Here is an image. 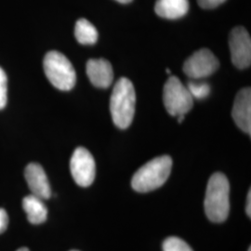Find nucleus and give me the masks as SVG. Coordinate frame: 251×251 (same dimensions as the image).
Returning a JSON list of instances; mask_svg holds the SVG:
<instances>
[{
    "label": "nucleus",
    "mask_w": 251,
    "mask_h": 251,
    "mask_svg": "<svg viewBox=\"0 0 251 251\" xmlns=\"http://www.w3.org/2000/svg\"></svg>",
    "instance_id": "a878e982"
},
{
    "label": "nucleus",
    "mask_w": 251,
    "mask_h": 251,
    "mask_svg": "<svg viewBox=\"0 0 251 251\" xmlns=\"http://www.w3.org/2000/svg\"><path fill=\"white\" fill-rule=\"evenodd\" d=\"M246 211H247V215L250 218L251 217V191H249L248 194V198H247V206H246Z\"/></svg>",
    "instance_id": "aec40b11"
},
{
    "label": "nucleus",
    "mask_w": 251,
    "mask_h": 251,
    "mask_svg": "<svg viewBox=\"0 0 251 251\" xmlns=\"http://www.w3.org/2000/svg\"><path fill=\"white\" fill-rule=\"evenodd\" d=\"M9 225V217L5 209L0 208V233H4Z\"/></svg>",
    "instance_id": "6ab92c4d"
},
{
    "label": "nucleus",
    "mask_w": 251,
    "mask_h": 251,
    "mask_svg": "<svg viewBox=\"0 0 251 251\" xmlns=\"http://www.w3.org/2000/svg\"><path fill=\"white\" fill-rule=\"evenodd\" d=\"M188 9V0H157L154 6L158 16L170 20L183 17Z\"/></svg>",
    "instance_id": "f8f14e48"
},
{
    "label": "nucleus",
    "mask_w": 251,
    "mask_h": 251,
    "mask_svg": "<svg viewBox=\"0 0 251 251\" xmlns=\"http://www.w3.org/2000/svg\"><path fill=\"white\" fill-rule=\"evenodd\" d=\"M166 71H167V74H168V75H171V70H170V69H167Z\"/></svg>",
    "instance_id": "b1692460"
},
{
    "label": "nucleus",
    "mask_w": 251,
    "mask_h": 251,
    "mask_svg": "<svg viewBox=\"0 0 251 251\" xmlns=\"http://www.w3.org/2000/svg\"><path fill=\"white\" fill-rule=\"evenodd\" d=\"M249 251H251V247H250V249H249Z\"/></svg>",
    "instance_id": "393cba45"
},
{
    "label": "nucleus",
    "mask_w": 251,
    "mask_h": 251,
    "mask_svg": "<svg viewBox=\"0 0 251 251\" xmlns=\"http://www.w3.org/2000/svg\"><path fill=\"white\" fill-rule=\"evenodd\" d=\"M184 117H185V115H180V116H178V121H179V123H181V122L183 121Z\"/></svg>",
    "instance_id": "412c9836"
},
{
    "label": "nucleus",
    "mask_w": 251,
    "mask_h": 251,
    "mask_svg": "<svg viewBox=\"0 0 251 251\" xmlns=\"http://www.w3.org/2000/svg\"><path fill=\"white\" fill-rule=\"evenodd\" d=\"M73 179L81 187L90 186L96 175L95 160L86 148L78 147L75 150L70 161Z\"/></svg>",
    "instance_id": "423d86ee"
},
{
    "label": "nucleus",
    "mask_w": 251,
    "mask_h": 251,
    "mask_svg": "<svg viewBox=\"0 0 251 251\" xmlns=\"http://www.w3.org/2000/svg\"><path fill=\"white\" fill-rule=\"evenodd\" d=\"M8 100V77L0 67V110L4 109Z\"/></svg>",
    "instance_id": "f3484780"
},
{
    "label": "nucleus",
    "mask_w": 251,
    "mask_h": 251,
    "mask_svg": "<svg viewBox=\"0 0 251 251\" xmlns=\"http://www.w3.org/2000/svg\"><path fill=\"white\" fill-rule=\"evenodd\" d=\"M23 208L26 213L27 219L32 225H41L45 223L48 217V209L44 200L34 195H29L23 199Z\"/></svg>",
    "instance_id": "ddd939ff"
},
{
    "label": "nucleus",
    "mask_w": 251,
    "mask_h": 251,
    "mask_svg": "<svg viewBox=\"0 0 251 251\" xmlns=\"http://www.w3.org/2000/svg\"><path fill=\"white\" fill-rule=\"evenodd\" d=\"M17 251H30L27 248H21V249H19Z\"/></svg>",
    "instance_id": "5701e85b"
},
{
    "label": "nucleus",
    "mask_w": 251,
    "mask_h": 251,
    "mask_svg": "<svg viewBox=\"0 0 251 251\" xmlns=\"http://www.w3.org/2000/svg\"><path fill=\"white\" fill-rule=\"evenodd\" d=\"M231 59L235 67L245 69L251 66V39L249 32L242 26L235 27L229 37Z\"/></svg>",
    "instance_id": "6e6552de"
},
{
    "label": "nucleus",
    "mask_w": 251,
    "mask_h": 251,
    "mask_svg": "<svg viewBox=\"0 0 251 251\" xmlns=\"http://www.w3.org/2000/svg\"><path fill=\"white\" fill-rule=\"evenodd\" d=\"M164 104L172 117L186 115L194 105V98L177 76H171L164 86Z\"/></svg>",
    "instance_id": "39448f33"
},
{
    "label": "nucleus",
    "mask_w": 251,
    "mask_h": 251,
    "mask_svg": "<svg viewBox=\"0 0 251 251\" xmlns=\"http://www.w3.org/2000/svg\"><path fill=\"white\" fill-rule=\"evenodd\" d=\"M163 251H193L188 244L176 236H171L163 244Z\"/></svg>",
    "instance_id": "dca6fc26"
},
{
    "label": "nucleus",
    "mask_w": 251,
    "mask_h": 251,
    "mask_svg": "<svg viewBox=\"0 0 251 251\" xmlns=\"http://www.w3.org/2000/svg\"><path fill=\"white\" fill-rule=\"evenodd\" d=\"M189 92L193 96L194 99L204 100L209 95L210 93V86L206 82H196L191 81L189 82Z\"/></svg>",
    "instance_id": "2eb2a0df"
},
{
    "label": "nucleus",
    "mask_w": 251,
    "mask_h": 251,
    "mask_svg": "<svg viewBox=\"0 0 251 251\" xmlns=\"http://www.w3.org/2000/svg\"><path fill=\"white\" fill-rule=\"evenodd\" d=\"M219 68V61L212 51L201 49L185 61L183 72L193 79H202L209 76Z\"/></svg>",
    "instance_id": "0eeeda50"
},
{
    "label": "nucleus",
    "mask_w": 251,
    "mask_h": 251,
    "mask_svg": "<svg viewBox=\"0 0 251 251\" xmlns=\"http://www.w3.org/2000/svg\"><path fill=\"white\" fill-rule=\"evenodd\" d=\"M233 120L237 126L244 132L251 133V88H245L240 90L233 102Z\"/></svg>",
    "instance_id": "9d476101"
},
{
    "label": "nucleus",
    "mask_w": 251,
    "mask_h": 251,
    "mask_svg": "<svg viewBox=\"0 0 251 251\" xmlns=\"http://www.w3.org/2000/svg\"><path fill=\"white\" fill-rule=\"evenodd\" d=\"M75 36L82 45H93L97 42L99 34L91 23L86 19L82 18L75 24Z\"/></svg>",
    "instance_id": "4468645a"
},
{
    "label": "nucleus",
    "mask_w": 251,
    "mask_h": 251,
    "mask_svg": "<svg viewBox=\"0 0 251 251\" xmlns=\"http://www.w3.org/2000/svg\"><path fill=\"white\" fill-rule=\"evenodd\" d=\"M172 159L162 155L147 162L137 171L131 179V186L136 192L148 193L161 187L171 175Z\"/></svg>",
    "instance_id": "7ed1b4c3"
},
{
    "label": "nucleus",
    "mask_w": 251,
    "mask_h": 251,
    "mask_svg": "<svg viewBox=\"0 0 251 251\" xmlns=\"http://www.w3.org/2000/svg\"><path fill=\"white\" fill-rule=\"evenodd\" d=\"M46 76L58 90L68 91L75 85L76 75L71 62L59 51L46 54L43 62Z\"/></svg>",
    "instance_id": "20e7f679"
},
{
    "label": "nucleus",
    "mask_w": 251,
    "mask_h": 251,
    "mask_svg": "<svg viewBox=\"0 0 251 251\" xmlns=\"http://www.w3.org/2000/svg\"><path fill=\"white\" fill-rule=\"evenodd\" d=\"M230 183L225 174L214 173L207 182L205 197L206 217L213 223H224L230 212Z\"/></svg>",
    "instance_id": "f257e3e1"
},
{
    "label": "nucleus",
    "mask_w": 251,
    "mask_h": 251,
    "mask_svg": "<svg viewBox=\"0 0 251 251\" xmlns=\"http://www.w3.org/2000/svg\"><path fill=\"white\" fill-rule=\"evenodd\" d=\"M117 2H119V3H123V4H126V3H129V2H131L132 0H117Z\"/></svg>",
    "instance_id": "4be33fe9"
},
{
    "label": "nucleus",
    "mask_w": 251,
    "mask_h": 251,
    "mask_svg": "<svg viewBox=\"0 0 251 251\" xmlns=\"http://www.w3.org/2000/svg\"><path fill=\"white\" fill-rule=\"evenodd\" d=\"M198 4L203 9H214L223 4L225 0H198Z\"/></svg>",
    "instance_id": "a211bd4d"
},
{
    "label": "nucleus",
    "mask_w": 251,
    "mask_h": 251,
    "mask_svg": "<svg viewBox=\"0 0 251 251\" xmlns=\"http://www.w3.org/2000/svg\"><path fill=\"white\" fill-rule=\"evenodd\" d=\"M87 75L90 82L97 88H109L114 80L111 63L105 59H91L87 63Z\"/></svg>",
    "instance_id": "9b49d317"
},
{
    "label": "nucleus",
    "mask_w": 251,
    "mask_h": 251,
    "mask_svg": "<svg viewBox=\"0 0 251 251\" xmlns=\"http://www.w3.org/2000/svg\"><path fill=\"white\" fill-rule=\"evenodd\" d=\"M28 187L37 198L46 200L51 197V189L43 168L36 163H30L25 171Z\"/></svg>",
    "instance_id": "1a4fd4ad"
},
{
    "label": "nucleus",
    "mask_w": 251,
    "mask_h": 251,
    "mask_svg": "<svg viewBox=\"0 0 251 251\" xmlns=\"http://www.w3.org/2000/svg\"><path fill=\"white\" fill-rule=\"evenodd\" d=\"M136 106V93L132 82L128 78L118 79L111 95L110 111L113 122L121 129L132 123Z\"/></svg>",
    "instance_id": "f03ea898"
}]
</instances>
